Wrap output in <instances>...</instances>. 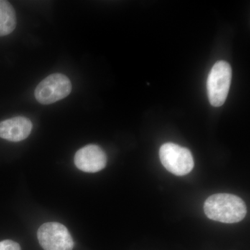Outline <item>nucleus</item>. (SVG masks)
Listing matches in <instances>:
<instances>
[{
  "label": "nucleus",
  "instance_id": "1",
  "mask_svg": "<svg viewBox=\"0 0 250 250\" xmlns=\"http://www.w3.org/2000/svg\"><path fill=\"white\" fill-rule=\"evenodd\" d=\"M206 215L223 223L241 222L247 214L246 203L241 197L229 193H217L207 199L204 205Z\"/></svg>",
  "mask_w": 250,
  "mask_h": 250
},
{
  "label": "nucleus",
  "instance_id": "2",
  "mask_svg": "<svg viewBox=\"0 0 250 250\" xmlns=\"http://www.w3.org/2000/svg\"><path fill=\"white\" fill-rule=\"evenodd\" d=\"M231 67L229 62H215L207 79V93L210 104L214 107L221 106L226 101L231 82Z\"/></svg>",
  "mask_w": 250,
  "mask_h": 250
},
{
  "label": "nucleus",
  "instance_id": "3",
  "mask_svg": "<svg viewBox=\"0 0 250 250\" xmlns=\"http://www.w3.org/2000/svg\"><path fill=\"white\" fill-rule=\"evenodd\" d=\"M159 157L166 170L175 175H187L193 169L191 152L179 145L172 143L163 145L159 149Z\"/></svg>",
  "mask_w": 250,
  "mask_h": 250
},
{
  "label": "nucleus",
  "instance_id": "4",
  "mask_svg": "<svg viewBox=\"0 0 250 250\" xmlns=\"http://www.w3.org/2000/svg\"><path fill=\"white\" fill-rule=\"evenodd\" d=\"M72 90L68 77L62 74L49 75L39 83L35 90V98L42 104H51L66 98Z\"/></svg>",
  "mask_w": 250,
  "mask_h": 250
},
{
  "label": "nucleus",
  "instance_id": "5",
  "mask_svg": "<svg viewBox=\"0 0 250 250\" xmlns=\"http://www.w3.org/2000/svg\"><path fill=\"white\" fill-rule=\"evenodd\" d=\"M37 236L44 250H72L74 248V241L68 230L59 223L41 225Z\"/></svg>",
  "mask_w": 250,
  "mask_h": 250
},
{
  "label": "nucleus",
  "instance_id": "6",
  "mask_svg": "<svg viewBox=\"0 0 250 250\" xmlns=\"http://www.w3.org/2000/svg\"><path fill=\"white\" fill-rule=\"evenodd\" d=\"M74 161L79 170L95 173L106 167L107 156L98 146L88 145L77 151Z\"/></svg>",
  "mask_w": 250,
  "mask_h": 250
},
{
  "label": "nucleus",
  "instance_id": "7",
  "mask_svg": "<svg viewBox=\"0 0 250 250\" xmlns=\"http://www.w3.org/2000/svg\"><path fill=\"white\" fill-rule=\"evenodd\" d=\"M33 125L25 117L18 116L0 122V138L11 142H20L31 134Z\"/></svg>",
  "mask_w": 250,
  "mask_h": 250
},
{
  "label": "nucleus",
  "instance_id": "8",
  "mask_svg": "<svg viewBox=\"0 0 250 250\" xmlns=\"http://www.w3.org/2000/svg\"><path fill=\"white\" fill-rule=\"evenodd\" d=\"M17 24L16 11L11 3L0 0V36L11 34Z\"/></svg>",
  "mask_w": 250,
  "mask_h": 250
},
{
  "label": "nucleus",
  "instance_id": "9",
  "mask_svg": "<svg viewBox=\"0 0 250 250\" xmlns=\"http://www.w3.org/2000/svg\"><path fill=\"white\" fill-rule=\"evenodd\" d=\"M0 250H21V248L16 242L5 240L0 242Z\"/></svg>",
  "mask_w": 250,
  "mask_h": 250
}]
</instances>
